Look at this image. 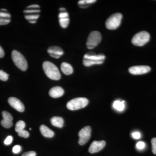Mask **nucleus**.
<instances>
[{"mask_svg":"<svg viewBox=\"0 0 156 156\" xmlns=\"http://www.w3.org/2000/svg\"><path fill=\"white\" fill-rule=\"evenodd\" d=\"M105 56L102 53L96 54L93 52L86 53L84 56L83 64L86 66L93 65L101 64L104 62Z\"/></svg>","mask_w":156,"mask_h":156,"instance_id":"f257e3e1","label":"nucleus"},{"mask_svg":"<svg viewBox=\"0 0 156 156\" xmlns=\"http://www.w3.org/2000/svg\"><path fill=\"white\" fill-rule=\"evenodd\" d=\"M41 8L38 5L27 6L23 11L24 17L31 23H35L40 17Z\"/></svg>","mask_w":156,"mask_h":156,"instance_id":"f03ea898","label":"nucleus"},{"mask_svg":"<svg viewBox=\"0 0 156 156\" xmlns=\"http://www.w3.org/2000/svg\"><path fill=\"white\" fill-rule=\"evenodd\" d=\"M43 68L47 76L51 80H58L61 78L59 70L52 62L48 61L44 62L43 64Z\"/></svg>","mask_w":156,"mask_h":156,"instance_id":"7ed1b4c3","label":"nucleus"},{"mask_svg":"<svg viewBox=\"0 0 156 156\" xmlns=\"http://www.w3.org/2000/svg\"><path fill=\"white\" fill-rule=\"evenodd\" d=\"M11 57L16 66L21 70L25 71L28 67L27 61L21 53L14 50L11 53Z\"/></svg>","mask_w":156,"mask_h":156,"instance_id":"20e7f679","label":"nucleus"},{"mask_svg":"<svg viewBox=\"0 0 156 156\" xmlns=\"http://www.w3.org/2000/svg\"><path fill=\"white\" fill-rule=\"evenodd\" d=\"M89 103V100L85 98H76L68 102L66 106L70 110H76L87 106Z\"/></svg>","mask_w":156,"mask_h":156,"instance_id":"39448f33","label":"nucleus"},{"mask_svg":"<svg viewBox=\"0 0 156 156\" xmlns=\"http://www.w3.org/2000/svg\"><path fill=\"white\" fill-rule=\"evenodd\" d=\"M150 35L146 31H142L136 34L132 38L131 42L135 46H143L149 41Z\"/></svg>","mask_w":156,"mask_h":156,"instance_id":"423d86ee","label":"nucleus"},{"mask_svg":"<svg viewBox=\"0 0 156 156\" xmlns=\"http://www.w3.org/2000/svg\"><path fill=\"white\" fill-rule=\"evenodd\" d=\"M122 18V15L119 13H117L112 15L105 22L106 28L109 30H115L121 24Z\"/></svg>","mask_w":156,"mask_h":156,"instance_id":"0eeeda50","label":"nucleus"},{"mask_svg":"<svg viewBox=\"0 0 156 156\" xmlns=\"http://www.w3.org/2000/svg\"><path fill=\"white\" fill-rule=\"evenodd\" d=\"M101 40V34L99 32L97 31L91 32L87 40V48L89 49H93L99 44Z\"/></svg>","mask_w":156,"mask_h":156,"instance_id":"6e6552de","label":"nucleus"},{"mask_svg":"<svg viewBox=\"0 0 156 156\" xmlns=\"http://www.w3.org/2000/svg\"><path fill=\"white\" fill-rule=\"evenodd\" d=\"M91 128L90 126H86L82 128L79 133V143L83 145L87 143L91 136Z\"/></svg>","mask_w":156,"mask_h":156,"instance_id":"1a4fd4ad","label":"nucleus"},{"mask_svg":"<svg viewBox=\"0 0 156 156\" xmlns=\"http://www.w3.org/2000/svg\"><path fill=\"white\" fill-rule=\"evenodd\" d=\"M59 10L58 17L59 24L62 28H66L69 23V14L65 8H60Z\"/></svg>","mask_w":156,"mask_h":156,"instance_id":"9d476101","label":"nucleus"},{"mask_svg":"<svg viewBox=\"0 0 156 156\" xmlns=\"http://www.w3.org/2000/svg\"><path fill=\"white\" fill-rule=\"evenodd\" d=\"M151 67L147 66H136L129 68V73L133 75H142L149 72Z\"/></svg>","mask_w":156,"mask_h":156,"instance_id":"9b49d317","label":"nucleus"},{"mask_svg":"<svg viewBox=\"0 0 156 156\" xmlns=\"http://www.w3.org/2000/svg\"><path fill=\"white\" fill-rule=\"evenodd\" d=\"M8 102L12 107L19 112L24 111V106L22 102L18 98L15 97H10L8 99Z\"/></svg>","mask_w":156,"mask_h":156,"instance_id":"f8f14e48","label":"nucleus"},{"mask_svg":"<svg viewBox=\"0 0 156 156\" xmlns=\"http://www.w3.org/2000/svg\"><path fill=\"white\" fill-rule=\"evenodd\" d=\"M106 143L104 140L93 141L91 144L89 149V151L90 153L94 154L98 152L101 150L105 146Z\"/></svg>","mask_w":156,"mask_h":156,"instance_id":"ddd939ff","label":"nucleus"},{"mask_svg":"<svg viewBox=\"0 0 156 156\" xmlns=\"http://www.w3.org/2000/svg\"><path fill=\"white\" fill-rule=\"evenodd\" d=\"M3 119L1 121V123L2 126L4 128H11L13 125V118L11 114L7 111H3L2 112Z\"/></svg>","mask_w":156,"mask_h":156,"instance_id":"4468645a","label":"nucleus"},{"mask_svg":"<svg viewBox=\"0 0 156 156\" xmlns=\"http://www.w3.org/2000/svg\"><path fill=\"white\" fill-rule=\"evenodd\" d=\"M48 53L53 58H58L63 55V50L58 46H52L49 47L48 49Z\"/></svg>","mask_w":156,"mask_h":156,"instance_id":"2eb2a0df","label":"nucleus"},{"mask_svg":"<svg viewBox=\"0 0 156 156\" xmlns=\"http://www.w3.org/2000/svg\"><path fill=\"white\" fill-rule=\"evenodd\" d=\"M11 14L5 9L0 10V25H7L11 21Z\"/></svg>","mask_w":156,"mask_h":156,"instance_id":"dca6fc26","label":"nucleus"},{"mask_svg":"<svg viewBox=\"0 0 156 156\" xmlns=\"http://www.w3.org/2000/svg\"><path fill=\"white\" fill-rule=\"evenodd\" d=\"M64 93L63 89L61 87L57 86L51 88L49 91V94L51 97L57 98L63 95Z\"/></svg>","mask_w":156,"mask_h":156,"instance_id":"f3484780","label":"nucleus"},{"mask_svg":"<svg viewBox=\"0 0 156 156\" xmlns=\"http://www.w3.org/2000/svg\"><path fill=\"white\" fill-rule=\"evenodd\" d=\"M40 129L41 133L45 137L51 138L54 136V132L45 125L40 126Z\"/></svg>","mask_w":156,"mask_h":156,"instance_id":"a211bd4d","label":"nucleus"},{"mask_svg":"<svg viewBox=\"0 0 156 156\" xmlns=\"http://www.w3.org/2000/svg\"><path fill=\"white\" fill-rule=\"evenodd\" d=\"M60 68L62 72L66 75L72 74L73 72L72 66L67 62H62L60 66Z\"/></svg>","mask_w":156,"mask_h":156,"instance_id":"6ab92c4d","label":"nucleus"},{"mask_svg":"<svg viewBox=\"0 0 156 156\" xmlns=\"http://www.w3.org/2000/svg\"><path fill=\"white\" fill-rule=\"evenodd\" d=\"M51 124L53 126L58 128H61L63 127L64 124V120L60 117H53L51 118Z\"/></svg>","mask_w":156,"mask_h":156,"instance_id":"aec40b11","label":"nucleus"},{"mask_svg":"<svg viewBox=\"0 0 156 156\" xmlns=\"http://www.w3.org/2000/svg\"><path fill=\"white\" fill-rule=\"evenodd\" d=\"M113 107L118 111H123L125 108V101H115L113 104Z\"/></svg>","mask_w":156,"mask_h":156,"instance_id":"412c9836","label":"nucleus"},{"mask_svg":"<svg viewBox=\"0 0 156 156\" xmlns=\"http://www.w3.org/2000/svg\"><path fill=\"white\" fill-rule=\"evenodd\" d=\"M96 2V0H80L78 2V4L80 8L86 9Z\"/></svg>","mask_w":156,"mask_h":156,"instance_id":"4be33fe9","label":"nucleus"},{"mask_svg":"<svg viewBox=\"0 0 156 156\" xmlns=\"http://www.w3.org/2000/svg\"><path fill=\"white\" fill-rule=\"evenodd\" d=\"M25 126V123L23 121H21V120L18 121V122L16 123V126H15V131L18 133L19 131H22L23 130H24Z\"/></svg>","mask_w":156,"mask_h":156,"instance_id":"5701e85b","label":"nucleus"},{"mask_svg":"<svg viewBox=\"0 0 156 156\" xmlns=\"http://www.w3.org/2000/svg\"><path fill=\"white\" fill-rule=\"evenodd\" d=\"M9 75L7 73L0 70V80L3 81L8 80L9 79Z\"/></svg>","mask_w":156,"mask_h":156,"instance_id":"b1692460","label":"nucleus"},{"mask_svg":"<svg viewBox=\"0 0 156 156\" xmlns=\"http://www.w3.org/2000/svg\"><path fill=\"white\" fill-rule=\"evenodd\" d=\"M17 133L19 136L24 137V138H27L29 136V133L28 131H26V130H23L22 131H19Z\"/></svg>","mask_w":156,"mask_h":156,"instance_id":"393cba45","label":"nucleus"},{"mask_svg":"<svg viewBox=\"0 0 156 156\" xmlns=\"http://www.w3.org/2000/svg\"><path fill=\"white\" fill-rule=\"evenodd\" d=\"M136 148L139 150H142L145 147V143L143 141H139L136 143Z\"/></svg>","mask_w":156,"mask_h":156,"instance_id":"a878e982","label":"nucleus"},{"mask_svg":"<svg viewBox=\"0 0 156 156\" xmlns=\"http://www.w3.org/2000/svg\"><path fill=\"white\" fill-rule=\"evenodd\" d=\"M152 150L154 154H156V137H154L151 140Z\"/></svg>","mask_w":156,"mask_h":156,"instance_id":"bb28decb","label":"nucleus"},{"mask_svg":"<svg viewBox=\"0 0 156 156\" xmlns=\"http://www.w3.org/2000/svg\"><path fill=\"white\" fill-rule=\"evenodd\" d=\"M12 141H13V137L11 136H7V138L4 141V144L5 145H10V144H11Z\"/></svg>","mask_w":156,"mask_h":156,"instance_id":"cd10ccee","label":"nucleus"},{"mask_svg":"<svg viewBox=\"0 0 156 156\" xmlns=\"http://www.w3.org/2000/svg\"><path fill=\"white\" fill-rule=\"evenodd\" d=\"M132 137L135 139H139L141 137V134L138 131H135L132 133Z\"/></svg>","mask_w":156,"mask_h":156,"instance_id":"c85d7f7f","label":"nucleus"},{"mask_svg":"<svg viewBox=\"0 0 156 156\" xmlns=\"http://www.w3.org/2000/svg\"><path fill=\"white\" fill-rule=\"evenodd\" d=\"M21 147L19 145H15L13 148V152L14 154L19 153L21 151Z\"/></svg>","mask_w":156,"mask_h":156,"instance_id":"c756f323","label":"nucleus"},{"mask_svg":"<svg viewBox=\"0 0 156 156\" xmlns=\"http://www.w3.org/2000/svg\"><path fill=\"white\" fill-rule=\"evenodd\" d=\"M36 153L34 151H30L27 152L23 154L22 156H36Z\"/></svg>","mask_w":156,"mask_h":156,"instance_id":"7c9ffc66","label":"nucleus"},{"mask_svg":"<svg viewBox=\"0 0 156 156\" xmlns=\"http://www.w3.org/2000/svg\"><path fill=\"white\" fill-rule=\"evenodd\" d=\"M5 56V52L2 48L0 46V58H3Z\"/></svg>","mask_w":156,"mask_h":156,"instance_id":"2f4dec72","label":"nucleus"}]
</instances>
